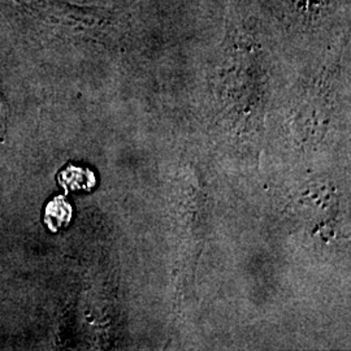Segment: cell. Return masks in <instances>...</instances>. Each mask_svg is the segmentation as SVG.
<instances>
[{
	"instance_id": "obj_2",
	"label": "cell",
	"mask_w": 351,
	"mask_h": 351,
	"mask_svg": "<svg viewBox=\"0 0 351 351\" xmlns=\"http://www.w3.org/2000/svg\"><path fill=\"white\" fill-rule=\"evenodd\" d=\"M72 215V206L66 202L63 195H58L47 203L45 208L43 221L52 233H56L60 229L69 226Z\"/></svg>"
},
{
	"instance_id": "obj_3",
	"label": "cell",
	"mask_w": 351,
	"mask_h": 351,
	"mask_svg": "<svg viewBox=\"0 0 351 351\" xmlns=\"http://www.w3.org/2000/svg\"><path fill=\"white\" fill-rule=\"evenodd\" d=\"M58 181L65 191H80V190L88 191L97 184L95 175L91 171L81 167H75V165H68L65 169H63L59 173Z\"/></svg>"
},
{
	"instance_id": "obj_4",
	"label": "cell",
	"mask_w": 351,
	"mask_h": 351,
	"mask_svg": "<svg viewBox=\"0 0 351 351\" xmlns=\"http://www.w3.org/2000/svg\"><path fill=\"white\" fill-rule=\"evenodd\" d=\"M5 121H7V108L0 98V139L3 138L5 133Z\"/></svg>"
},
{
	"instance_id": "obj_1",
	"label": "cell",
	"mask_w": 351,
	"mask_h": 351,
	"mask_svg": "<svg viewBox=\"0 0 351 351\" xmlns=\"http://www.w3.org/2000/svg\"><path fill=\"white\" fill-rule=\"evenodd\" d=\"M290 8V12L294 14V19L314 24L326 19V13L335 4V0H285Z\"/></svg>"
}]
</instances>
